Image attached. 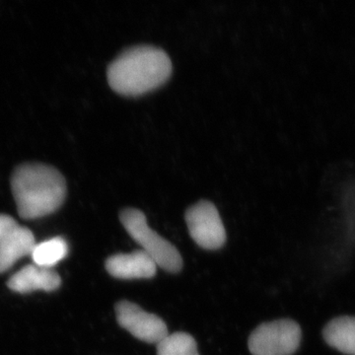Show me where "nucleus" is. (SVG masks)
<instances>
[{
  "mask_svg": "<svg viewBox=\"0 0 355 355\" xmlns=\"http://www.w3.org/2000/svg\"><path fill=\"white\" fill-rule=\"evenodd\" d=\"M18 225L19 224L13 217L6 216V214H0V241Z\"/></svg>",
  "mask_w": 355,
  "mask_h": 355,
  "instance_id": "ddd939ff",
  "label": "nucleus"
},
{
  "mask_svg": "<svg viewBox=\"0 0 355 355\" xmlns=\"http://www.w3.org/2000/svg\"><path fill=\"white\" fill-rule=\"evenodd\" d=\"M157 355H200L195 338L186 333L166 336L157 345Z\"/></svg>",
  "mask_w": 355,
  "mask_h": 355,
  "instance_id": "f8f14e48",
  "label": "nucleus"
},
{
  "mask_svg": "<svg viewBox=\"0 0 355 355\" xmlns=\"http://www.w3.org/2000/svg\"><path fill=\"white\" fill-rule=\"evenodd\" d=\"M62 284L60 275L51 268L33 263L21 268L7 282V286L18 293L36 291H55Z\"/></svg>",
  "mask_w": 355,
  "mask_h": 355,
  "instance_id": "6e6552de",
  "label": "nucleus"
},
{
  "mask_svg": "<svg viewBox=\"0 0 355 355\" xmlns=\"http://www.w3.org/2000/svg\"><path fill=\"white\" fill-rule=\"evenodd\" d=\"M324 340L330 347L347 355H355V317L336 318L323 331Z\"/></svg>",
  "mask_w": 355,
  "mask_h": 355,
  "instance_id": "9d476101",
  "label": "nucleus"
},
{
  "mask_svg": "<svg viewBox=\"0 0 355 355\" xmlns=\"http://www.w3.org/2000/svg\"><path fill=\"white\" fill-rule=\"evenodd\" d=\"M121 224L130 237L140 245L159 268L171 273L179 272L183 268V259L177 248L161 237L147 224L144 212L137 209H125L121 212Z\"/></svg>",
  "mask_w": 355,
  "mask_h": 355,
  "instance_id": "7ed1b4c3",
  "label": "nucleus"
},
{
  "mask_svg": "<svg viewBox=\"0 0 355 355\" xmlns=\"http://www.w3.org/2000/svg\"><path fill=\"white\" fill-rule=\"evenodd\" d=\"M116 315L121 328L142 342L158 345L169 335L160 317L146 312L135 303L127 300L116 303Z\"/></svg>",
  "mask_w": 355,
  "mask_h": 355,
  "instance_id": "423d86ee",
  "label": "nucleus"
},
{
  "mask_svg": "<svg viewBox=\"0 0 355 355\" xmlns=\"http://www.w3.org/2000/svg\"><path fill=\"white\" fill-rule=\"evenodd\" d=\"M300 327L292 320H277L260 324L249 338L253 355H292L301 343Z\"/></svg>",
  "mask_w": 355,
  "mask_h": 355,
  "instance_id": "20e7f679",
  "label": "nucleus"
},
{
  "mask_svg": "<svg viewBox=\"0 0 355 355\" xmlns=\"http://www.w3.org/2000/svg\"><path fill=\"white\" fill-rule=\"evenodd\" d=\"M11 190L23 219H37L57 211L67 197V182L50 165L24 163L11 176Z\"/></svg>",
  "mask_w": 355,
  "mask_h": 355,
  "instance_id": "f03ea898",
  "label": "nucleus"
},
{
  "mask_svg": "<svg viewBox=\"0 0 355 355\" xmlns=\"http://www.w3.org/2000/svg\"><path fill=\"white\" fill-rule=\"evenodd\" d=\"M193 241L205 250H218L226 242V231L218 210L209 200H200L184 214Z\"/></svg>",
  "mask_w": 355,
  "mask_h": 355,
  "instance_id": "39448f33",
  "label": "nucleus"
},
{
  "mask_svg": "<svg viewBox=\"0 0 355 355\" xmlns=\"http://www.w3.org/2000/svg\"><path fill=\"white\" fill-rule=\"evenodd\" d=\"M107 272L119 279H153L157 265L142 250L130 254H118L109 257L105 263Z\"/></svg>",
  "mask_w": 355,
  "mask_h": 355,
  "instance_id": "0eeeda50",
  "label": "nucleus"
},
{
  "mask_svg": "<svg viewBox=\"0 0 355 355\" xmlns=\"http://www.w3.org/2000/svg\"><path fill=\"white\" fill-rule=\"evenodd\" d=\"M172 70L171 60L162 49L139 44L114 58L107 69V79L118 94L139 97L167 83Z\"/></svg>",
  "mask_w": 355,
  "mask_h": 355,
  "instance_id": "f257e3e1",
  "label": "nucleus"
},
{
  "mask_svg": "<svg viewBox=\"0 0 355 355\" xmlns=\"http://www.w3.org/2000/svg\"><path fill=\"white\" fill-rule=\"evenodd\" d=\"M69 254V244L64 238L55 237L36 244L32 252L35 265L51 268L64 260Z\"/></svg>",
  "mask_w": 355,
  "mask_h": 355,
  "instance_id": "9b49d317",
  "label": "nucleus"
},
{
  "mask_svg": "<svg viewBox=\"0 0 355 355\" xmlns=\"http://www.w3.org/2000/svg\"><path fill=\"white\" fill-rule=\"evenodd\" d=\"M36 240L30 229L18 225L0 241V273L7 272L21 258L31 256Z\"/></svg>",
  "mask_w": 355,
  "mask_h": 355,
  "instance_id": "1a4fd4ad",
  "label": "nucleus"
}]
</instances>
